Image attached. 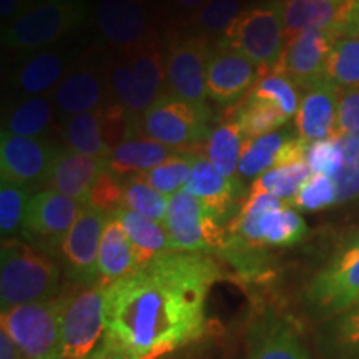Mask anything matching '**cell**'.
I'll use <instances>...</instances> for the list:
<instances>
[{
	"instance_id": "obj_46",
	"label": "cell",
	"mask_w": 359,
	"mask_h": 359,
	"mask_svg": "<svg viewBox=\"0 0 359 359\" xmlns=\"http://www.w3.org/2000/svg\"><path fill=\"white\" fill-rule=\"evenodd\" d=\"M336 135L359 140V87L339 88Z\"/></svg>"
},
{
	"instance_id": "obj_42",
	"label": "cell",
	"mask_w": 359,
	"mask_h": 359,
	"mask_svg": "<svg viewBox=\"0 0 359 359\" xmlns=\"http://www.w3.org/2000/svg\"><path fill=\"white\" fill-rule=\"evenodd\" d=\"M341 142H343L344 158L339 172L333 177L338 191L336 205L346 203L359 196V140L341 137Z\"/></svg>"
},
{
	"instance_id": "obj_10",
	"label": "cell",
	"mask_w": 359,
	"mask_h": 359,
	"mask_svg": "<svg viewBox=\"0 0 359 359\" xmlns=\"http://www.w3.org/2000/svg\"><path fill=\"white\" fill-rule=\"evenodd\" d=\"M83 205L55 190L39 191L30 198L27 208L24 240L48 257H60V250L69 231L77 222Z\"/></svg>"
},
{
	"instance_id": "obj_23",
	"label": "cell",
	"mask_w": 359,
	"mask_h": 359,
	"mask_svg": "<svg viewBox=\"0 0 359 359\" xmlns=\"http://www.w3.org/2000/svg\"><path fill=\"white\" fill-rule=\"evenodd\" d=\"M183 190L200 198L222 219L231 213L233 205L243 193V185L240 178H226L215 168L212 161L198 155L193 161L190 178Z\"/></svg>"
},
{
	"instance_id": "obj_48",
	"label": "cell",
	"mask_w": 359,
	"mask_h": 359,
	"mask_svg": "<svg viewBox=\"0 0 359 359\" xmlns=\"http://www.w3.org/2000/svg\"><path fill=\"white\" fill-rule=\"evenodd\" d=\"M306 150H308V143H304L299 137L296 138L290 137L288 140L283 143L280 154H278L275 167H285V165L303 161L306 158Z\"/></svg>"
},
{
	"instance_id": "obj_44",
	"label": "cell",
	"mask_w": 359,
	"mask_h": 359,
	"mask_svg": "<svg viewBox=\"0 0 359 359\" xmlns=\"http://www.w3.org/2000/svg\"><path fill=\"white\" fill-rule=\"evenodd\" d=\"M343 158V142H341V137L336 135V137L309 143L304 160L313 175H326L333 178L339 172Z\"/></svg>"
},
{
	"instance_id": "obj_37",
	"label": "cell",
	"mask_w": 359,
	"mask_h": 359,
	"mask_svg": "<svg viewBox=\"0 0 359 359\" xmlns=\"http://www.w3.org/2000/svg\"><path fill=\"white\" fill-rule=\"evenodd\" d=\"M298 85L288 75L275 69H259V75L255 82L250 95L276 103L286 115L293 116L299 109Z\"/></svg>"
},
{
	"instance_id": "obj_51",
	"label": "cell",
	"mask_w": 359,
	"mask_h": 359,
	"mask_svg": "<svg viewBox=\"0 0 359 359\" xmlns=\"http://www.w3.org/2000/svg\"><path fill=\"white\" fill-rule=\"evenodd\" d=\"M0 359H25L6 330L0 327Z\"/></svg>"
},
{
	"instance_id": "obj_29",
	"label": "cell",
	"mask_w": 359,
	"mask_h": 359,
	"mask_svg": "<svg viewBox=\"0 0 359 359\" xmlns=\"http://www.w3.org/2000/svg\"><path fill=\"white\" fill-rule=\"evenodd\" d=\"M62 135L69 150L93 156V158L109 160L111 148L107 145L105 137H103L102 110L87 111V114L65 118L62 125Z\"/></svg>"
},
{
	"instance_id": "obj_20",
	"label": "cell",
	"mask_w": 359,
	"mask_h": 359,
	"mask_svg": "<svg viewBox=\"0 0 359 359\" xmlns=\"http://www.w3.org/2000/svg\"><path fill=\"white\" fill-rule=\"evenodd\" d=\"M105 170V158H93L72 151L69 148H62L52 161L45 183L50 190L64 193L82 205H87L90 191Z\"/></svg>"
},
{
	"instance_id": "obj_32",
	"label": "cell",
	"mask_w": 359,
	"mask_h": 359,
	"mask_svg": "<svg viewBox=\"0 0 359 359\" xmlns=\"http://www.w3.org/2000/svg\"><path fill=\"white\" fill-rule=\"evenodd\" d=\"M311 170H309L306 160L298 161V163L285 165V167H275L268 172L259 175L251 183V193H268V195L276 196L283 201H291L298 191L302 190L304 183L311 178Z\"/></svg>"
},
{
	"instance_id": "obj_25",
	"label": "cell",
	"mask_w": 359,
	"mask_h": 359,
	"mask_svg": "<svg viewBox=\"0 0 359 359\" xmlns=\"http://www.w3.org/2000/svg\"><path fill=\"white\" fill-rule=\"evenodd\" d=\"M135 269H138V263L132 241L116 215H110L98 251V281L109 286L132 275Z\"/></svg>"
},
{
	"instance_id": "obj_30",
	"label": "cell",
	"mask_w": 359,
	"mask_h": 359,
	"mask_svg": "<svg viewBox=\"0 0 359 359\" xmlns=\"http://www.w3.org/2000/svg\"><path fill=\"white\" fill-rule=\"evenodd\" d=\"M326 77L339 88L359 87V8L346 30H343L331 48Z\"/></svg>"
},
{
	"instance_id": "obj_55",
	"label": "cell",
	"mask_w": 359,
	"mask_h": 359,
	"mask_svg": "<svg viewBox=\"0 0 359 359\" xmlns=\"http://www.w3.org/2000/svg\"><path fill=\"white\" fill-rule=\"evenodd\" d=\"M58 359H62V358H58Z\"/></svg>"
},
{
	"instance_id": "obj_45",
	"label": "cell",
	"mask_w": 359,
	"mask_h": 359,
	"mask_svg": "<svg viewBox=\"0 0 359 359\" xmlns=\"http://www.w3.org/2000/svg\"><path fill=\"white\" fill-rule=\"evenodd\" d=\"M123 185L118 175L111 173L109 168L103 172L90 191L88 203L93 208L114 215L122 208L123 203Z\"/></svg>"
},
{
	"instance_id": "obj_49",
	"label": "cell",
	"mask_w": 359,
	"mask_h": 359,
	"mask_svg": "<svg viewBox=\"0 0 359 359\" xmlns=\"http://www.w3.org/2000/svg\"><path fill=\"white\" fill-rule=\"evenodd\" d=\"M170 7L183 17H195L208 0H167Z\"/></svg>"
},
{
	"instance_id": "obj_14",
	"label": "cell",
	"mask_w": 359,
	"mask_h": 359,
	"mask_svg": "<svg viewBox=\"0 0 359 359\" xmlns=\"http://www.w3.org/2000/svg\"><path fill=\"white\" fill-rule=\"evenodd\" d=\"M95 19L103 39L125 52L155 40L145 0H98Z\"/></svg>"
},
{
	"instance_id": "obj_6",
	"label": "cell",
	"mask_w": 359,
	"mask_h": 359,
	"mask_svg": "<svg viewBox=\"0 0 359 359\" xmlns=\"http://www.w3.org/2000/svg\"><path fill=\"white\" fill-rule=\"evenodd\" d=\"M142 133L183 154H196L210 137L208 109L167 92L140 118Z\"/></svg>"
},
{
	"instance_id": "obj_3",
	"label": "cell",
	"mask_w": 359,
	"mask_h": 359,
	"mask_svg": "<svg viewBox=\"0 0 359 359\" xmlns=\"http://www.w3.org/2000/svg\"><path fill=\"white\" fill-rule=\"evenodd\" d=\"M306 235V223L291 206L268 193H248L240 215L231 224L228 246L264 248L290 246Z\"/></svg>"
},
{
	"instance_id": "obj_41",
	"label": "cell",
	"mask_w": 359,
	"mask_h": 359,
	"mask_svg": "<svg viewBox=\"0 0 359 359\" xmlns=\"http://www.w3.org/2000/svg\"><path fill=\"white\" fill-rule=\"evenodd\" d=\"M245 0H208L203 8L193 17V24L201 35L224 34L231 22L243 12Z\"/></svg>"
},
{
	"instance_id": "obj_34",
	"label": "cell",
	"mask_w": 359,
	"mask_h": 359,
	"mask_svg": "<svg viewBox=\"0 0 359 359\" xmlns=\"http://www.w3.org/2000/svg\"><path fill=\"white\" fill-rule=\"evenodd\" d=\"M288 138V135L283 132H273L258 138H246L238 175L243 178L259 177L271 170V167L275 168L278 154Z\"/></svg>"
},
{
	"instance_id": "obj_15",
	"label": "cell",
	"mask_w": 359,
	"mask_h": 359,
	"mask_svg": "<svg viewBox=\"0 0 359 359\" xmlns=\"http://www.w3.org/2000/svg\"><path fill=\"white\" fill-rule=\"evenodd\" d=\"M57 148L42 138L17 137L2 132L0 137V173L13 183L34 188L45 183L55 158Z\"/></svg>"
},
{
	"instance_id": "obj_27",
	"label": "cell",
	"mask_w": 359,
	"mask_h": 359,
	"mask_svg": "<svg viewBox=\"0 0 359 359\" xmlns=\"http://www.w3.org/2000/svg\"><path fill=\"white\" fill-rule=\"evenodd\" d=\"M115 215L132 241L138 268L145 266L160 255L173 251L167 228L161 223L125 208H120Z\"/></svg>"
},
{
	"instance_id": "obj_21",
	"label": "cell",
	"mask_w": 359,
	"mask_h": 359,
	"mask_svg": "<svg viewBox=\"0 0 359 359\" xmlns=\"http://www.w3.org/2000/svg\"><path fill=\"white\" fill-rule=\"evenodd\" d=\"M110 95L107 79L92 67H79L67 74L53 88L52 100L67 118L87 111L100 110Z\"/></svg>"
},
{
	"instance_id": "obj_50",
	"label": "cell",
	"mask_w": 359,
	"mask_h": 359,
	"mask_svg": "<svg viewBox=\"0 0 359 359\" xmlns=\"http://www.w3.org/2000/svg\"><path fill=\"white\" fill-rule=\"evenodd\" d=\"M25 0H0V17H2L4 24H11L13 19L20 15L22 12L27 11Z\"/></svg>"
},
{
	"instance_id": "obj_35",
	"label": "cell",
	"mask_w": 359,
	"mask_h": 359,
	"mask_svg": "<svg viewBox=\"0 0 359 359\" xmlns=\"http://www.w3.org/2000/svg\"><path fill=\"white\" fill-rule=\"evenodd\" d=\"M32 188L2 178L0 182V235L2 241L17 240L24 230V219Z\"/></svg>"
},
{
	"instance_id": "obj_11",
	"label": "cell",
	"mask_w": 359,
	"mask_h": 359,
	"mask_svg": "<svg viewBox=\"0 0 359 359\" xmlns=\"http://www.w3.org/2000/svg\"><path fill=\"white\" fill-rule=\"evenodd\" d=\"M308 298L327 314H343L359 303V231L313 278Z\"/></svg>"
},
{
	"instance_id": "obj_39",
	"label": "cell",
	"mask_w": 359,
	"mask_h": 359,
	"mask_svg": "<svg viewBox=\"0 0 359 359\" xmlns=\"http://www.w3.org/2000/svg\"><path fill=\"white\" fill-rule=\"evenodd\" d=\"M196 156L198 154H180L140 175L154 190L170 198L175 193L185 188Z\"/></svg>"
},
{
	"instance_id": "obj_16",
	"label": "cell",
	"mask_w": 359,
	"mask_h": 359,
	"mask_svg": "<svg viewBox=\"0 0 359 359\" xmlns=\"http://www.w3.org/2000/svg\"><path fill=\"white\" fill-rule=\"evenodd\" d=\"M338 34L306 30L285 43L273 69L288 75L299 88H308L326 77V65Z\"/></svg>"
},
{
	"instance_id": "obj_36",
	"label": "cell",
	"mask_w": 359,
	"mask_h": 359,
	"mask_svg": "<svg viewBox=\"0 0 359 359\" xmlns=\"http://www.w3.org/2000/svg\"><path fill=\"white\" fill-rule=\"evenodd\" d=\"M238 123L246 138H258L273 133L290 120L276 103L248 95L236 115Z\"/></svg>"
},
{
	"instance_id": "obj_24",
	"label": "cell",
	"mask_w": 359,
	"mask_h": 359,
	"mask_svg": "<svg viewBox=\"0 0 359 359\" xmlns=\"http://www.w3.org/2000/svg\"><path fill=\"white\" fill-rule=\"evenodd\" d=\"M180 154L183 151L175 150L147 137L145 133H140L127 138L111 150L107 160V168L118 177H127L130 173H145Z\"/></svg>"
},
{
	"instance_id": "obj_1",
	"label": "cell",
	"mask_w": 359,
	"mask_h": 359,
	"mask_svg": "<svg viewBox=\"0 0 359 359\" xmlns=\"http://www.w3.org/2000/svg\"><path fill=\"white\" fill-rule=\"evenodd\" d=\"M206 253L170 251L105 290L102 346L128 359H165L206 331V298L219 280Z\"/></svg>"
},
{
	"instance_id": "obj_38",
	"label": "cell",
	"mask_w": 359,
	"mask_h": 359,
	"mask_svg": "<svg viewBox=\"0 0 359 359\" xmlns=\"http://www.w3.org/2000/svg\"><path fill=\"white\" fill-rule=\"evenodd\" d=\"M123 185V203L122 208L132 210L143 217L155 219L163 224L168 210V198L154 190L143 180L140 173L132 175L125 180Z\"/></svg>"
},
{
	"instance_id": "obj_22",
	"label": "cell",
	"mask_w": 359,
	"mask_h": 359,
	"mask_svg": "<svg viewBox=\"0 0 359 359\" xmlns=\"http://www.w3.org/2000/svg\"><path fill=\"white\" fill-rule=\"evenodd\" d=\"M246 359H311L293 327L273 314H264L251 326Z\"/></svg>"
},
{
	"instance_id": "obj_8",
	"label": "cell",
	"mask_w": 359,
	"mask_h": 359,
	"mask_svg": "<svg viewBox=\"0 0 359 359\" xmlns=\"http://www.w3.org/2000/svg\"><path fill=\"white\" fill-rule=\"evenodd\" d=\"M105 290L97 281L69 294L62 314L57 359H87L105 334Z\"/></svg>"
},
{
	"instance_id": "obj_4",
	"label": "cell",
	"mask_w": 359,
	"mask_h": 359,
	"mask_svg": "<svg viewBox=\"0 0 359 359\" xmlns=\"http://www.w3.org/2000/svg\"><path fill=\"white\" fill-rule=\"evenodd\" d=\"M222 43L250 58L259 69H273L285 48L281 0L245 8L224 30Z\"/></svg>"
},
{
	"instance_id": "obj_47",
	"label": "cell",
	"mask_w": 359,
	"mask_h": 359,
	"mask_svg": "<svg viewBox=\"0 0 359 359\" xmlns=\"http://www.w3.org/2000/svg\"><path fill=\"white\" fill-rule=\"evenodd\" d=\"M334 336L341 351L348 358L359 359V306L341 314L334 327Z\"/></svg>"
},
{
	"instance_id": "obj_19",
	"label": "cell",
	"mask_w": 359,
	"mask_h": 359,
	"mask_svg": "<svg viewBox=\"0 0 359 359\" xmlns=\"http://www.w3.org/2000/svg\"><path fill=\"white\" fill-rule=\"evenodd\" d=\"M339 87L325 77L308 88L296 114V132L304 143L336 137Z\"/></svg>"
},
{
	"instance_id": "obj_13",
	"label": "cell",
	"mask_w": 359,
	"mask_h": 359,
	"mask_svg": "<svg viewBox=\"0 0 359 359\" xmlns=\"http://www.w3.org/2000/svg\"><path fill=\"white\" fill-rule=\"evenodd\" d=\"M109 217L110 215L102 210L83 205L60 250V258L69 276L83 286L98 281V251Z\"/></svg>"
},
{
	"instance_id": "obj_5",
	"label": "cell",
	"mask_w": 359,
	"mask_h": 359,
	"mask_svg": "<svg viewBox=\"0 0 359 359\" xmlns=\"http://www.w3.org/2000/svg\"><path fill=\"white\" fill-rule=\"evenodd\" d=\"M67 298L69 294L2 311L0 327L7 331L25 359H57Z\"/></svg>"
},
{
	"instance_id": "obj_54",
	"label": "cell",
	"mask_w": 359,
	"mask_h": 359,
	"mask_svg": "<svg viewBox=\"0 0 359 359\" xmlns=\"http://www.w3.org/2000/svg\"><path fill=\"white\" fill-rule=\"evenodd\" d=\"M356 306H359V303H358V304H356Z\"/></svg>"
},
{
	"instance_id": "obj_40",
	"label": "cell",
	"mask_w": 359,
	"mask_h": 359,
	"mask_svg": "<svg viewBox=\"0 0 359 359\" xmlns=\"http://www.w3.org/2000/svg\"><path fill=\"white\" fill-rule=\"evenodd\" d=\"M127 60L135 74L138 75V79L151 90H155L160 97L168 92L165 57L161 55L155 40L135 48L132 52H127Z\"/></svg>"
},
{
	"instance_id": "obj_12",
	"label": "cell",
	"mask_w": 359,
	"mask_h": 359,
	"mask_svg": "<svg viewBox=\"0 0 359 359\" xmlns=\"http://www.w3.org/2000/svg\"><path fill=\"white\" fill-rule=\"evenodd\" d=\"M210 52L208 39L201 34L175 39L165 55L168 92L187 102L205 105Z\"/></svg>"
},
{
	"instance_id": "obj_52",
	"label": "cell",
	"mask_w": 359,
	"mask_h": 359,
	"mask_svg": "<svg viewBox=\"0 0 359 359\" xmlns=\"http://www.w3.org/2000/svg\"><path fill=\"white\" fill-rule=\"evenodd\" d=\"M87 359H128V358L120 356V354L110 351V349H107L105 346H102V344H98V348L90 354Z\"/></svg>"
},
{
	"instance_id": "obj_18",
	"label": "cell",
	"mask_w": 359,
	"mask_h": 359,
	"mask_svg": "<svg viewBox=\"0 0 359 359\" xmlns=\"http://www.w3.org/2000/svg\"><path fill=\"white\" fill-rule=\"evenodd\" d=\"M259 67L250 58L219 42L212 48L206 70V92L215 102L233 103L253 88Z\"/></svg>"
},
{
	"instance_id": "obj_28",
	"label": "cell",
	"mask_w": 359,
	"mask_h": 359,
	"mask_svg": "<svg viewBox=\"0 0 359 359\" xmlns=\"http://www.w3.org/2000/svg\"><path fill=\"white\" fill-rule=\"evenodd\" d=\"M65 58L57 52L43 50L29 57L13 77V87L20 95L37 97L57 87L65 77Z\"/></svg>"
},
{
	"instance_id": "obj_2",
	"label": "cell",
	"mask_w": 359,
	"mask_h": 359,
	"mask_svg": "<svg viewBox=\"0 0 359 359\" xmlns=\"http://www.w3.org/2000/svg\"><path fill=\"white\" fill-rule=\"evenodd\" d=\"M60 268L55 259L19 240L2 241L0 304L2 311L58 296Z\"/></svg>"
},
{
	"instance_id": "obj_7",
	"label": "cell",
	"mask_w": 359,
	"mask_h": 359,
	"mask_svg": "<svg viewBox=\"0 0 359 359\" xmlns=\"http://www.w3.org/2000/svg\"><path fill=\"white\" fill-rule=\"evenodd\" d=\"M85 0H42L4 27L2 40L8 47L42 48L82 24Z\"/></svg>"
},
{
	"instance_id": "obj_33",
	"label": "cell",
	"mask_w": 359,
	"mask_h": 359,
	"mask_svg": "<svg viewBox=\"0 0 359 359\" xmlns=\"http://www.w3.org/2000/svg\"><path fill=\"white\" fill-rule=\"evenodd\" d=\"M52 122V102L50 98L37 95L13 109L4 122L2 132L17 135V137L39 138Z\"/></svg>"
},
{
	"instance_id": "obj_53",
	"label": "cell",
	"mask_w": 359,
	"mask_h": 359,
	"mask_svg": "<svg viewBox=\"0 0 359 359\" xmlns=\"http://www.w3.org/2000/svg\"><path fill=\"white\" fill-rule=\"evenodd\" d=\"M356 6H358V8H359V0H356Z\"/></svg>"
},
{
	"instance_id": "obj_17",
	"label": "cell",
	"mask_w": 359,
	"mask_h": 359,
	"mask_svg": "<svg viewBox=\"0 0 359 359\" xmlns=\"http://www.w3.org/2000/svg\"><path fill=\"white\" fill-rule=\"evenodd\" d=\"M285 43L306 30L341 34L358 13L356 0H281Z\"/></svg>"
},
{
	"instance_id": "obj_31",
	"label": "cell",
	"mask_w": 359,
	"mask_h": 359,
	"mask_svg": "<svg viewBox=\"0 0 359 359\" xmlns=\"http://www.w3.org/2000/svg\"><path fill=\"white\" fill-rule=\"evenodd\" d=\"M245 140L246 137L238 120L219 125L210 133L206 140V156L215 165V168L226 178H238L236 173Z\"/></svg>"
},
{
	"instance_id": "obj_26",
	"label": "cell",
	"mask_w": 359,
	"mask_h": 359,
	"mask_svg": "<svg viewBox=\"0 0 359 359\" xmlns=\"http://www.w3.org/2000/svg\"><path fill=\"white\" fill-rule=\"evenodd\" d=\"M105 79L110 95H114V103L122 105L132 115L142 116L160 98L155 90L138 79L127 57L110 62L105 70Z\"/></svg>"
},
{
	"instance_id": "obj_43",
	"label": "cell",
	"mask_w": 359,
	"mask_h": 359,
	"mask_svg": "<svg viewBox=\"0 0 359 359\" xmlns=\"http://www.w3.org/2000/svg\"><path fill=\"white\" fill-rule=\"evenodd\" d=\"M336 198H338V191H336L333 178L326 175H311V178L304 183L298 195L291 201V206L304 210V212H318V210L336 205Z\"/></svg>"
},
{
	"instance_id": "obj_9",
	"label": "cell",
	"mask_w": 359,
	"mask_h": 359,
	"mask_svg": "<svg viewBox=\"0 0 359 359\" xmlns=\"http://www.w3.org/2000/svg\"><path fill=\"white\" fill-rule=\"evenodd\" d=\"M163 226L167 228L173 251L206 253L223 248L226 243L219 218L187 190H180L168 198Z\"/></svg>"
}]
</instances>
